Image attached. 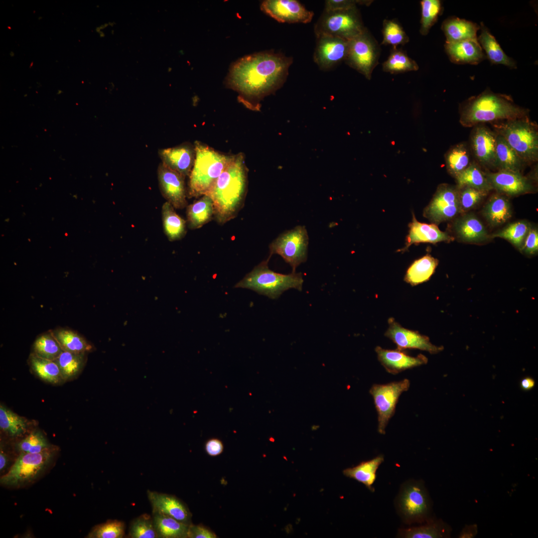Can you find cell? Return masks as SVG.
<instances>
[{
  "mask_svg": "<svg viewBox=\"0 0 538 538\" xmlns=\"http://www.w3.org/2000/svg\"><path fill=\"white\" fill-rule=\"evenodd\" d=\"M292 63L291 57L265 51L244 56L231 66L226 85L237 91L239 100L252 110L260 101L282 86Z\"/></svg>",
  "mask_w": 538,
  "mask_h": 538,
  "instance_id": "1",
  "label": "cell"
},
{
  "mask_svg": "<svg viewBox=\"0 0 538 538\" xmlns=\"http://www.w3.org/2000/svg\"><path fill=\"white\" fill-rule=\"evenodd\" d=\"M247 187V171L242 154L233 157L205 195L212 199L214 217L224 224L235 218L242 208Z\"/></svg>",
  "mask_w": 538,
  "mask_h": 538,
  "instance_id": "2",
  "label": "cell"
},
{
  "mask_svg": "<svg viewBox=\"0 0 538 538\" xmlns=\"http://www.w3.org/2000/svg\"><path fill=\"white\" fill-rule=\"evenodd\" d=\"M529 110L515 104L509 96L486 90L465 102L460 108V123L472 127L484 123L528 117Z\"/></svg>",
  "mask_w": 538,
  "mask_h": 538,
  "instance_id": "3",
  "label": "cell"
},
{
  "mask_svg": "<svg viewBox=\"0 0 538 538\" xmlns=\"http://www.w3.org/2000/svg\"><path fill=\"white\" fill-rule=\"evenodd\" d=\"M194 148L195 160L189 176L188 198L205 195L233 157L200 141L195 142Z\"/></svg>",
  "mask_w": 538,
  "mask_h": 538,
  "instance_id": "4",
  "label": "cell"
},
{
  "mask_svg": "<svg viewBox=\"0 0 538 538\" xmlns=\"http://www.w3.org/2000/svg\"><path fill=\"white\" fill-rule=\"evenodd\" d=\"M269 259L263 261L238 282L236 288L251 289L270 299H277L285 291L294 288L301 291L303 279L301 273L282 274L270 269Z\"/></svg>",
  "mask_w": 538,
  "mask_h": 538,
  "instance_id": "5",
  "label": "cell"
},
{
  "mask_svg": "<svg viewBox=\"0 0 538 538\" xmlns=\"http://www.w3.org/2000/svg\"><path fill=\"white\" fill-rule=\"evenodd\" d=\"M495 132L505 139L528 164L538 160L537 125L528 117L492 123Z\"/></svg>",
  "mask_w": 538,
  "mask_h": 538,
  "instance_id": "6",
  "label": "cell"
},
{
  "mask_svg": "<svg viewBox=\"0 0 538 538\" xmlns=\"http://www.w3.org/2000/svg\"><path fill=\"white\" fill-rule=\"evenodd\" d=\"M395 504L397 513L406 525L420 524L431 518V501L422 481L408 480L404 482L401 486Z\"/></svg>",
  "mask_w": 538,
  "mask_h": 538,
  "instance_id": "7",
  "label": "cell"
},
{
  "mask_svg": "<svg viewBox=\"0 0 538 538\" xmlns=\"http://www.w3.org/2000/svg\"><path fill=\"white\" fill-rule=\"evenodd\" d=\"M365 31L356 8L325 11L314 26L316 36L328 35L350 41Z\"/></svg>",
  "mask_w": 538,
  "mask_h": 538,
  "instance_id": "8",
  "label": "cell"
},
{
  "mask_svg": "<svg viewBox=\"0 0 538 538\" xmlns=\"http://www.w3.org/2000/svg\"><path fill=\"white\" fill-rule=\"evenodd\" d=\"M54 452L51 447L39 453L21 452L8 472L1 477V484L18 487L35 480L50 463Z\"/></svg>",
  "mask_w": 538,
  "mask_h": 538,
  "instance_id": "9",
  "label": "cell"
},
{
  "mask_svg": "<svg viewBox=\"0 0 538 538\" xmlns=\"http://www.w3.org/2000/svg\"><path fill=\"white\" fill-rule=\"evenodd\" d=\"M309 237L306 228L297 226L279 235L269 245V256L279 255L292 268V271L306 261Z\"/></svg>",
  "mask_w": 538,
  "mask_h": 538,
  "instance_id": "10",
  "label": "cell"
},
{
  "mask_svg": "<svg viewBox=\"0 0 538 538\" xmlns=\"http://www.w3.org/2000/svg\"><path fill=\"white\" fill-rule=\"evenodd\" d=\"M410 382L407 379L386 384H374L369 392L373 397L378 413V431L385 434L389 420L394 415L399 398L409 389Z\"/></svg>",
  "mask_w": 538,
  "mask_h": 538,
  "instance_id": "11",
  "label": "cell"
},
{
  "mask_svg": "<svg viewBox=\"0 0 538 538\" xmlns=\"http://www.w3.org/2000/svg\"><path fill=\"white\" fill-rule=\"evenodd\" d=\"M461 213L459 191L457 186L440 184L431 201L424 209L423 216L438 225L454 218Z\"/></svg>",
  "mask_w": 538,
  "mask_h": 538,
  "instance_id": "12",
  "label": "cell"
},
{
  "mask_svg": "<svg viewBox=\"0 0 538 538\" xmlns=\"http://www.w3.org/2000/svg\"><path fill=\"white\" fill-rule=\"evenodd\" d=\"M377 59L376 49L366 30L349 41L347 63L370 78Z\"/></svg>",
  "mask_w": 538,
  "mask_h": 538,
  "instance_id": "13",
  "label": "cell"
},
{
  "mask_svg": "<svg viewBox=\"0 0 538 538\" xmlns=\"http://www.w3.org/2000/svg\"><path fill=\"white\" fill-rule=\"evenodd\" d=\"M265 13L279 22L307 23L313 17V11L307 9L296 0H266L261 4Z\"/></svg>",
  "mask_w": 538,
  "mask_h": 538,
  "instance_id": "14",
  "label": "cell"
},
{
  "mask_svg": "<svg viewBox=\"0 0 538 538\" xmlns=\"http://www.w3.org/2000/svg\"><path fill=\"white\" fill-rule=\"evenodd\" d=\"M316 39L313 59L321 69L330 70L346 60L349 41L323 35L317 36Z\"/></svg>",
  "mask_w": 538,
  "mask_h": 538,
  "instance_id": "15",
  "label": "cell"
},
{
  "mask_svg": "<svg viewBox=\"0 0 538 538\" xmlns=\"http://www.w3.org/2000/svg\"><path fill=\"white\" fill-rule=\"evenodd\" d=\"M497 134L487 127L474 126L470 135V147L477 162L488 169H496Z\"/></svg>",
  "mask_w": 538,
  "mask_h": 538,
  "instance_id": "16",
  "label": "cell"
},
{
  "mask_svg": "<svg viewBox=\"0 0 538 538\" xmlns=\"http://www.w3.org/2000/svg\"><path fill=\"white\" fill-rule=\"evenodd\" d=\"M388 323L389 327L385 336L394 342L398 349H415L430 354L437 353L443 349L442 346L432 344L427 336L403 327L393 318H389Z\"/></svg>",
  "mask_w": 538,
  "mask_h": 538,
  "instance_id": "17",
  "label": "cell"
},
{
  "mask_svg": "<svg viewBox=\"0 0 538 538\" xmlns=\"http://www.w3.org/2000/svg\"><path fill=\"white\" fill-rule=\"evenodd\" d=\"M158 180L163 197L175 209L187 207L185 177L163 163L158 167Z\"/></svg>",
  "mask_w": 538,
  "mask_h": 538,
  "instance_id": "18",
  "label": "cell"
},
{
  "mask_svg": "<svg viewBox=\"0 0 538 538\" xmlns=\"http://www.w3.org/2000/svg\"><path fill=\"white\" fill-rule=\"evenodd\" d=\"M485 173L492 189L499 193L514 196L534 190L532 182L521 172L499 170L495 172Z\"/></svg>",
  "mask_w": 538,
  "mask_h": 538,
  "instance_id": "19",
  "label": "cell"
},
{
  "mask_svg": "<svg viewBox=\"0 0 538 538\" xmlns=\"http://www.w3.org/2000/svg\"><path fill=\"white\" fill-rule=\"evenodd\" d=\"M378 360L387 372L396 375L406 370L427 363V358L422 354L410 356L403 350H389L377 346L375 348Z\"/></svg>",
  "mask_w": 538,
  "mask_h": 538,
  "instance_id": "20",
  "label": "cell"
},
{
  "mask_svg": "<svg viewBox=\"0 0 538 538\" xmlns=\"http://www.w3.org/2000/svg\"><path fill=\"white\" fill-rule=\"evenodd\" d=\"M147 495L152 512L167 515L181 522L191 524L192 515L188 508L174 496L147 490Z\"/></svg>",
  "mask_w": 538,
  "mask_h": 538,
  "instance_id": "21",
  "label": "cell"
},
{
  "mask_svg": "<svg viewBox=\"0 0 538 538\" xmlns=\"http://www.w3.org/2000/svg\"><path fill=\"white\" fill-rule=\"evenodd\" d=\"M162 163L184 177L189 176L195 156L194 146L189 143L159 150Z\"/></svg>",
  "mask_w": 538,
  "mask_h": 538,
  "instance_id": "22",
  "label": "cell"
},
{
  "mask_svg": "<svg viewBox=\"0 0 538 538\" xmlns=\"http://www.w3.org/2000/svg\"><path fill=\"white\" fill-rule=\"evenodd\" d=\"M409 232L405 240V246L400 251H406L411 245L420 243L435 244L440 242H450L454 238L447 233L439 229L437 225L428 224L418 222L414 214L408 225Z\"/></svg>",
  "mask_w": 538,
  "mask_h": 538,
  "instance_id": "23",
  "label": "cell"
},
{
  "mask_svg": "<svg viewBox=\"0 0 538 538\" xmlns=\"http://www.w3.org/2000/svg\"><path fill=\"white\" fill-rule=\"evenodd\" d=\"M445 48L451 61L456 64L476 65L487 58L477 39L446 42Z\"/></svg>",
  "mask_w": 538,
  "mask_h": 538,
  "instance_id": "24",
  "label": "cell"
},
{
  "mask_svg": "<svg viewBox=\"0 0 538 538\" xmlns=\"http://www.w3.org/2000/svg\"><path fill=\"white\" fill-rule=\"evenodd\" d=\"M453 228L457 238L463 242L480 243L491 238L484 224L472 213L456 219Z\"/></svg>",
  "mask_w": 538,
  "mask_h": 538,
  "instance_id": "25",
  "label": "cell"
},
{
  "mask_svg": "<svg viewBox=\"0 0 538 538\" xmlns=\"http://www.w3.org/2000/svg\"><path fill=\"white\" fill-rule=\"evenodd\" d=\"M419 526L399 529L397 536L404 538H447L450 528L441 520L429 519Z\"/></svg>",
  "mask_w": 538,
  "mask_h": 538,
  "instance_id": "26",
  "label": "cell"
},
{
  "mask_svg": "<svg viewBox=\"0 0 538 538\" xmlns=\"http://www.w3.org/2000/svg\"><path fill=\"white\" fill-rule=\"evenodd\" d=\"M489 224L493 226L501 225L512 217L510 202L506 195L497 193L489 199L482 210Z\"/></svg>",
  "mask_w": 538,
  "mask_h": 538,
  "instance_id": "27",
  "label": "cell"
},
{
  "mask_svg": "<svg viewBox=\"0 0 538 538\" xmlns=\"http://www.w3.org/2000/svg\"><path fill=\"white\" fill-rule=\"evenodd\" d=\"M384 461V455H379L370 460L362 461L354 467L345 469L343 474L347 477L362 483L370 491L374 492L375 488L373 485L377 478V471Z\"/></svg>",
  "mask_w": 538,
  "mask_h": 538,
  "instance_id": "28",
  "label": "cell"
},
{
  "mask_svg": "<svg viewBox=\"0 0 538 538\" xmlns=\"http://www.w3.org/2000/svg\"><path fill=\"white\" fill-rule=\"evenodd\" d=\"M480 29L481 33L477 39L481 47L484 50L486 57L491 62L516 69V62L506 54L495 37L483 22L480 24Z\"/></svg>",
  "mask_w": 538,
  "mask_h": 538,
  "instance_id": "29",
  "label": "cell"
},
{
  "mask_svg": "<svg viewBox=\"0 0 538 538\" xmlns=\"http://www.w3.org/2000/svg\"><path fill=\"white\" fill-rule=\"evenodd\" d=\"M446 42H454L467 39H477L480 26L472 21L457 17L448 18L442 24Z\"/></svg>",
  "mask_w": 538,
  "mask_h": 538,
  "instance_id": "30",
  "label": "cell"
},
{
  "mask_svg": "<svg viewBox=\"0 0 538 538\" xmlns=\"http://www.w3.org/2000/svg\"><path fill=\"white\" fill-rule=\"evenodd\" d=\"M496 169L521 172L527 164L501 135L497 134Z\"/></svg>",
  "mask_w": 538,
  "mask_h": 538,
  "instance_id": "31",
  "label": "cell"
},
{
  "mask_svg": "<svg viewBox=\"0 0 538 538\" xmlns=\"http://www.w3.org/2000/svg\"><path fill=\"white\" fill-rule=\"evenodd\" d=\"M214 216V205L207 195L187 206V224L191 229H197L210 222Z\"/></svg>",
  "mask_w": 538,
  "mask_h": 538,
  "instance_id": "32",
  "label": "cell"
},
{
  "mask_svg": "<svg viewBox=\"0 0 538 538\" xmlns=\"http://www.w3.org/2000/svg\"><path fill=\"white\" fill-rule=\"evenodd\" d=\"M152 520L158 538H187L190 525L162 514L152 512Z\"/></svg>",
  "mask_w": 538,
  "mask_h": 538,
  "instance_id": "33",
  "label": "cell"
},
{
  "mask_svg": "<svg viewBox=\"0 0 538 538\" xmlns=\"http://www.w3.org/2000/svg\"><path fill=\"white\" fill-rule=\"evenodd\" d=\"M438 261L429 255L415 260L409 267L404 280L412 286L426 282L434 273Z\"/></svg>",
  "mask_w": 538,
  "mask_h": 538,
  "instance_id": "34",
  "label": "cell"
},
{
  "mask_svg": "<svg viewBox=\"0 0 538 538\" xmlns=\"http://www.w3.org/2000/svg\"><path fill=\"white\" fill-rule=\"evenodd\" d=\"M51 331L63 351L87 353L93 350V346L74 330L67 328H57Z\"/></svg>",
  "mask_w": 538,
  "mask_h": 538,
  "instance_id": "35",
  "label": "cell"
},
{
  "mask_svg": "<svg viewBox=\"0 0 538 538\" xmlns=\"http://www.w3.org/2000/svg\"><path fill=\"white\" fill-rule=\"evenodd\" d=\"M161 213L163 230L168 239L175 241L182 239L186 233V221L167 201L162 205Z\"/></svg>",
  "mask_w": 538,
  "mask_h": 538,
  "instance_id": "36",
  "label": "cell"
},
{
  "mask_svg": "<svg viewBox=\"0 0 538 538\" xmlns=\"http://www.w3.org/2000/svg\"><path fill=\"white\" fill-rule=\"evenodd\" d=\"M448 172L455 178L471 163L470 149L465 142H459L451 146L445 154Z\"/></svg>",
  "mask_w": 538,
  "mask_h": 538,
  "instance_id": "37",
  "label": "cell"
},
{
  "mask_svg": "<svg viewBox=\"0 0 538 538\" xmlns=\"http://www.w3.org/2000/svg\"><path fill=\"white\" fill-rule=\"evenodd\" d=\"M28 362L31 370L41 380L52 384L63 381L54 361L40 358L32 353L29 355Z\"/></svg>",
  "mask_w": 538,
  "mask_h": 538,
  "instance_id": "38",
  "label": "cell"
},
{
  "mask_svg": "<svg viewBox=\"0 0 538 538\" xmlns=\"http://www.w3.org/2000/svg\"><path fill=\"white\" fill-rule=\"evenodd\" d=\"M455 178L458 188L468 186L489 192L493 189L485 173L476 162H471L468 167Z\"/></svg>",
  "mask_w": 538,
  "mask_h": 538,
  "instance_id": "39",
  "label": "cell"
},
{
  "mask_svg": "<svg viewBox=\"0 0 538 538\" xmlns=\"http://www.w3.org/2000/svg\"><path fill=\"white\" fill-rule=\"evenodd\" d=\"M86 353L63 351L54 360L63 380H70L81 372L86 362Z\"/></svg>",
  "mask_w": 538,
  "mask_h": 538,
  "instance_id": "40",
  "label": "cell"
},
{
  "mask_svg": "<svg viewBox=\"0 0 538 538\" xmlns=\"http://www.w3.org/2000/svg\"><path fill=\"white\" fill-rule=\"evenodd\" d=\"M63 351L51 330L37 336L33 345V353L40 358L52 361Z\"/></svg>",
  "mask_w": 538,
  "mask_h": 538,
  "instance_id": "41",
  "label": "cell"
},
{
  "mask_svg": "<svg viewBox=\"0 0 538 538\" xmlns=\"http://www.w3.org/2000/svg\"><path fill=\"white\" fill-rule=\"evenodd\" d=\"M0 427L9 436H18L26 432L27 423L23 417L0 404Z\"/></svg>",
  "mask_w": 538,
  "mask_h": 538,
  "instance_id": "42",
  "label": "cell"
},
{
  "mask_svg": "<svg viewBox=\"0 0 538 538\" xmlns=\"http://www.w3.org/2000/svg\"><path fill=\"white\" fill-rule=\"evenodd\" d=\"M531 227L528 222L519 221L509 224L490 236L491 238L499 237L507 240L520 251Z\"/></svg>",
  "mask_w": 538,
  "mask_h": 538,
  "instance_id": "43",
  "label": "cell"
},
{
  "mask_svg": "<svg viewBox=\"0 0 538 538\" xmlns=\"http://www.w3.org/2000/svg\"><path fill=\"white\" fill-rule=\"evenodd\" d=\"M128 536L131 538H158L152 516L144 514L134 519L131 523Z\"/></svg>",
  "mask_w": 538,
  "mask_h": 538,
  "instance_id": "44",
  "label": "cell"
},
{
  "mask_svg": "<svg viewBox=\"0 0 538 538\" xmlns=\"http://www.w3.org/2000/svg\"><path fill=\"white\" fill-rule=\"evenodd\" d=\"M125 534V524L121 521L109 520L95 526L87 536L89 538H122Z\"/></svg>",
  "mask_w": 538,
  "mask_h": 538,
  "instance_id": "45",
  "label": "cell"
},
{
  "mask_svg": "<svg viewBox=\"0 0 538 538\" xmlns=\"http://www.w3.org/2000/svg\"><path fill=\"white\" fill-rule=\"evenodd\" d=\"M384 69L391 73L417 70L415 61L401 51L396 50L389 57L383 65Z\"/></svg>",
  "mask_w": 538,
  "mask_h": 538,
  "instance_id": "46",
  "label": "cell"
},
{
  "mask_svg": "<svg viewBox=\"0 0 538 538\" xmlns=\"http://www.w3.org/2000/svg\"><path fill=\"white\" fill-rule=\"evenodd\" d=\"M421 32L427 34L430 27L436 22L441 11V2L438 0H423L421 1Z\"/></svg>",
  "mask_w": 538,
  "mask_h": 538,
  "instance_id": "47",
  "label": "cell"
},
{
  "mask_svg": "<svg viewBox=\"0 0 538 538\" xmlns=\"http://www.w3.org/2000/svg\"><path fill=\"white\" fill-rule=\"evenodd\" d=\"M17 448L21 452L36 453L50 448V446L42 433L37 430L19 442Z\"/></svg>",
  "mask_w": 538,
  "mask_h": 538,
  "instance_id": "48",
  "label": "cell"
},
{
  "mask_svg": "<svg viewBox=\"0 0 538 538\" xmlns=\"http://www.w3.org/2000/svg\"><path fill=\"white\" fill-rule=\"evenodd\" d=\"M458 189L461 213H464L476 207L489 193V191L468 186Z\"/></svg>",
  "mask_w": 538,
  "mask_h": 538,
  "instance_id": "49",
  "label": "cell"
},
{
  "mask_svg": "<svg viewBox=\"0 0 538 538\" xmlns=\"http://www.w3.org/2000/svg\"><path fill=\"white\" fill-rule=\"evenodd\" d=\"M383 43L396 46L407 42V37L401 26L397 22L387 20L384 22Z\"/></svg>",
  "mask_w": 538,
  "mask_h": 538,
  "instance_id": "50",
  "label": "cell"
},
{
  "mask_svg": "<svg viewBox=\"0 0 538 538\" xmlns=\"http://www.w3.org/2000/svg\"><path fill=\"white\" fill-rule=\"evenodd\" d=\"M520 251L528 255H533L538 251V231L531 227Z\"/></svg>",
  "mask_w": 538,
  "mask_h": 538,
  "instance_id": "51",
  "label": "cell"
},
{
  "mask_svg": "<svg viewBox=\"0 0 538 538\" xmlns=\"http://www.w3.org/2000/svg\"><path fill=\"white\" fill-rule=\"evenodd\" d=\"M350 0H327L325 2V11L344 10L356 8L357 3L363 1Z\"/></svg>",
  "mask_w": 538,
  "mask_h": 538,
  "instance_id": "52",
  "label": "cell"
},
{
  "mask_svg": "<svg viewBox=\"0 0 538 538\" xmlns=\"http://www.w3.org/2000/svg\"><path fill=\"white\" fill-rule=\"evenodd\" d=\"M216 535L210 529L202 525H190L188 530L189 538H215Z\"/></svg>",
  "mask_w": 538,
  "mask_h": 538,
  "instance_id": "53",
  "label": "cell"
},
{
  "mask_svg": "<svg viewBox=\"0 0 538 538\" xmlns=\"http://www.w3.org/2000/svg\"><path fill=\"white\" fill-rule=\"evenodd\" d=\"M205 450L210 456H216L220 455L223 451V445L218 439H211L206 442Z\"/></svg>",
  "mask_w": 538,
  "mask_h": 538,
  "instance_id": "54",
  "label": "cell"
},
{
  "mask_svg": "<svg viewBox=\"0 0 538 538\" xmlns=\"http://www.w3.org/2000/svg\"><path fill=\"white\" fill-rule=\"evenodd\" d=\"M477 533V527L476 525H470L465 528L462 531L461 538H472Z\"/></svg>",
  "mask_w": 538,
  "mask_h": 538,
  "instance_id": "55",
  "label": "cell"
},
{
  "mask_svg": "<svg viewBox=\"0 0 538 538\" xmlns=\"http://www.w3.org/2000/svg\"><path fill=\"white\" fill-rule=\"evenodd\" d=\"M535 382L530 377H526L521 382V387L524 391H529L534 388Z\"/></svg>",
  "mask_w": 538,
  "mask_h": 538,
  "instance_id": "56",
  "label": "cell"
},
{
  "mask_svg": "<svg viewBox=\"0 0 538 538\" xmlns=\"http://www.w3.org/2000/svg\"><path fill=\"white\" fill-rule=\"evenodd\" d=\"M8 458L6 454L4 453L1 448L0 449V470L3 471L8 463Z\"/></svg>",
  "mask_w": 538,
  "mask_h": 538,
  "instance_id": "57",
  "label": "cell"
}]
</instances>
